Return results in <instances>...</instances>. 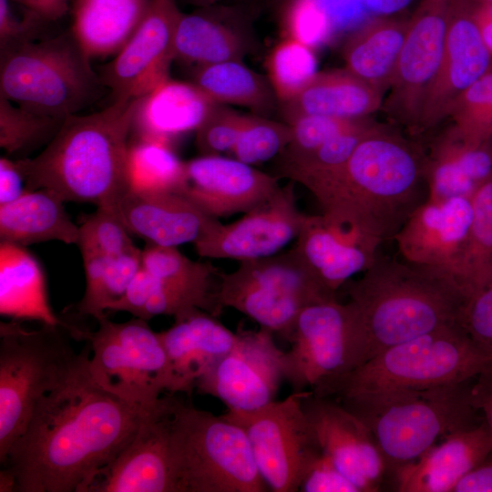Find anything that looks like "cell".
Segmentation results:
<instances>
[{
	"label": "cell",
	"mask_w": 492,
	"mask_h": 492,
	"mask_svg": "<svg viewBox=\"0 0 492 492\" xmlns=\"http://www.w3.org/2000/svg\"><path fill=\"white\" fill-rule=\"evenodd\" d=\"M89 355L40 400L9 448L1 465L15 477V492H87L156 405H133L97 385Z\"/></svg>",
	"instance_id": "obj_1"
},
{
	"label": "cell",
	"mask_w": 492,
	"mask_h": 492,
	"mask_svg": "<svg viewBox=\"0 0 492 492\" xmlns=\"http://www.w3.org/2000/svg\"><path fill=\"white\" fill-rule=\"evenodd\" d=\"M321 215L378 248L430 199L424 149L376 125L347 162L304 186Z\"/></svg>",
	"instance_id": "obj_2"
},
{
	"label": "cell",
	"mask_w": 492,
	"mask_h": 492,
	"mask_svg": "<svg viewBox=\"0 0 492 492\" xmlns=\"http://www.w3.org/2000/svg\"><path fill=\"white\" fill-rule=\"evenodd\" d=\"M138 97L67 117L35 157L15 159L27 190L46 189L65 202L118 209L128 191V135Z\"/></svg>",
	"instance_id": "obj_3"
},
{
	"label": "cell",
	"mask_w": 492,
	"mask_h": 492,
	"mask_svg": "<svg viewBox=\"0 0 492 492\" xmlns=\"http://www.w3.org/2000/svg\"><path fill=\"white\" fill-rule=\"evenodd\" d=\"M347 292L362 364L388 347L458 322L467 301L449 272L378 254Z\"/></svg>",
	"instance_id": "obj_4"
},
{
	"label": "cell",
	"mask_w": 492,
	"mask_h": 492,
	"mask_svg": "<svg viewBox=\"0 0 492 492\" xmlns=\"http://www.w3.org/2000/svg\"><path fill=\"white\" fill-rule=\"evenodd\" d=\"M474 379L335 400L369 427L392 473L395 467L418 458L439 438L484 419L472 403Z\"/></svg>",
	"instance_id": "obj_5"
},
{
	"label": "cell",
	"mask_w": 492,
	"mask_h": 492,
	"mask_svg": "<svg viewBox=\"0 0 492 492\" xmlns=\"http://www.w3.org/2000/svg\"><path fill=\"white\" fill-rule=\"evenodd\" d=\"M491 362L456 322L388 347L313 393L337 399L433 388L473 379Z\"/></svg>",
	"instance_id": "obj_6"
},
{
	"label": "cell",
	"mask_w": 492,
	"mask_h": 492,
	"mask_svg": "<svg viewBox=\"0 0 492 492\" xmlns=\"http://www.w3.org/2000/svg\"><path fill=\"white\" fill-rule=\"evenodd\" d=\"M70 29L56 36L0 48V97L65 119L94 103L104 86Z\"/></svg>",
	"instance_id": "obj_7"
},
{
	"label": "cell",
	"mask_w": 492,
	"mask_h": 492,
	"mask_svg": "<svg viewBox=\"0 0 492 492\" xmlns=\"http://www.w3.org/2000/svg\"><path fill=\"white\" fill-rule=\"evenodd\" d=\"M22 321L0 323V463L26 428L40 400L69 378L90 354H77L63 330L42 324L27 330Z\"/></svg>",
	"instance_id": "obj_8"
},
{
	"label": "cell",
	"mask_w": 492,
	"mask_h": 492,
	"mask_svg": "<svg viewBox=\"0 0 492 492\" xmlns=\"http://www.w3.org/2000/svg\"><path fill=\"white\" fill-rule=\"evenodd\" d=\"M169 446L175 492H265L243 429L174 398Z\"/></svg>",
	"instance_id": "obj_9"
},
{
	"label": "cell",
	"mask_w": 492,
	"mask_h": 492,
	"mask_svg": "<svg viewBox=\"0 0 492 492\" xmlns=\"http://www.w3.org/2000/svg\"><path fill=\"white\" fill-rule=\"evenodd\" d=\"M96 331L74 327L70 335L85 340L90 348L87 372L105 391L139 407L150 408L168 392L170 374L159 333L145 321L133 317L114 323L98 319Z\"/></svg>",
	"instance_id": "obj_10"
},
{
	"label": "cell",
	"mask_w": 492,
	"mask_h": 492,
	"mask_svg": "<svg viewBox=\"0 0 492 492\" xmlns=\"http://www.w3.org/2000/svg\"><path fill=\"white\" fill-rule=\"evenodd\" d=\"M336 298L315 281L292 247L275 255L239 261L220 272L216 300L261 327L290 340L300 312L309 304Z\"/></svg>",
	"instance_id": "obj_11"
},
{
	"label": "cell",
	"mask_w": 492,
	"mask_h": 492,
	"mask_svg": "<svg viewBox=\"0 0 492 492\" xmlns=\"http://www.w3.org/2000/svg\"><path fill=\"white\" fill-rule=\"evenodd\" d=\"M309 391L292 392L252 411L223 414L245 432L259 472L272 491H299L305 472L322 453L302 406Z\"/></svg>",
	"instance_id": "obj_12"
},
{
	"label": "cell",
	"mask_w": 492,
	"mask_h": 492,
	"mask_svg": "<svg viewBox=\"0 0 492 492\" xmlns=\"http://www.w3.org/2000/svg\"><path fill=\"white\" fill-rule=\"evenodd\" d=\"M289 342L283 376L292 392L315 390L362 364V344L348 306L336 298L304 307Z\"/></svg>",
	"instance_id": "obj_13"
},
{
	"label": "cell",
	"mask_w": 492,
	"mask_h": 492,
	"mask_svg": "<svg viewBox=\"0 0 492 492\" xmlns=\"http://www.w3.org/2000/svg\"><path fill=\"white\" fill-rule=\"evenodd\" d=\"M451 0H422L408 19L405 42L383 103L387 116L417 135L444 55Z\"/></svg>",
	"instance_id": "obj_14"
},
{
	"label": "cell",
	"mask_w": 492,
	"mask_h": 492,
	"mask_svg": "<svg viewBox=\"0 0 492 492\" xmlns=\"http://www.w3.org/2000/svg\"><path fill=\"white\" fill-rule=\"evenodd\" d=\"M272 334L262 327L237 332L232 348L198 380V392L218 398L232 411H252L274 401L284 379V352Z\"/></svg>",
	"instance_id": "obj_15"
},
{
	"label": "cell",
	"mask_w": 492,
	"mask_h": 492,
	"mask_svg": "<svg viewBox=\"0 0 492 492\" xmlns=\"http://www.w3.org/2000/svg\"><path fill=\"white\" fill-rule=\"evenodd\" d=\"M290 181L265 202L230 223L216 220L193 243L196 253L206 259L239 261L280 253L295 241L308 214L300 210Z\"/></svg>",
	"instance_id": "obj_16"
},
{
	"label": "cell",
	"mask_w": 492,
	"mask_h": 492,
	"mask_svg": "<svg viewBox=\"0 0 492 492\" xmlns=\"http://www.w3.org/2000/svg\"><path fill=\"white\" fill-rule=\"evenodd\" d=\"M177 0H152L138 27L98 76L113 101L140 97L169 78L181 15Z\"/></svg>",
	"instance_id": "obj_17"
},
{
	"label": "cell",
	"mask_w": 492,
	"mask_h": 492,
	"mask_svg": "<svg viewBox=\"0 0 492 492\" xmlns=\"http://www.w3.org/2000/svg\"><path fill=\"white\" fill-rule=\"evenodd\" d=\"M302 406L322 453L360 492L379 491L390 470L369 427L337 400L312 390Z\"/></svg>",
	"instance_id": "obj_18"
},
{
	"label": "cell",
	"mask_w": 492,
	"mask_h": 492,
	"mask_svg": "<svg viewBox=\"0 0 492 492\" xmlns=\"http://www.w3.org/2000/svg\"><path fill=\"white\" fill-rule=\"evenodd\" d=\"M492 70L487 48L469 0H451L443 58L421 114L417 135L448 118L456 99Z\"/></svg>",
	"instance_id": "obj_19"
},
{
	"label": "cell",
	"mask_w": 492,
	"mask_h": 492,
	"mask_svg": "<svg viewBox=\"0 0 492 492\" xmlns=\"http://www.w3.org/2000/svg\"><path fill=\"white\" fill-rule=\"evenodd\" d=\"M173 401L171 395L161 397L132 440L97 473L87 492H175L169 446Z\"/></svg>",
	"instance_id": "obj_20"
},
{
	"label": "cell",
	"mask_w": 492,
	"mask_h": 492,
	"mask_svg": "<svg viewBox=\"0 0 492 492\" xmlns=\"http://www.w3.org/2000/svg\"><path fill=\"white\" fill-rule=\"evenodd\" d=\"M280 187L279 177L235 158L201 155L185 161L184 178L175 191L220 220L254 209Z\"/></svg>",
	"instance_id": "obj_21"
},
{
	"label": "cell",
	"mask_w": 492,
	"mask_h": 492,
	"mask_svg": "<svg viewBox=\"0 0 492 492\" xmlns=\"http://www.w3.org/2000/svg\"><path fill=\"white\" fill-rule=\"evenodd\" d=\"M472 220V199L429 200L413 213L394 240L403 260L441 269L456 279Z\"/></svg>",
	"instance_id": "obj_22"
},
{
	"label": "cell",
	"mask_w": 492,
	"mask_h": 492,
	"mask_svg": "<svg viewBox=\"0 0 492 492\" xmlns=\"http://www.w3.org/2000/svg\"><path fill=\"white\" fill-rule=\"evenodd\" d=\"M292 249L332 296L351 277L367 270L378 254V248L355 231L332 223L321 214L308 215Z\"/></svg>",
	"instance_id": "obj_23"
},
{
	"label": "cell",
	"mask_w": 492,
	"mask_h": 492,
	"mask_svg": "<svg viewBox=\"0 0 492 492\" xmlns=\"http://www.w3.org/2000/svg\"><path fill=\"white\" fill-rule=\"evenodd\" d=\"M159 333L168 358L171 395H190L200 377L232 348L237 339V333L199 308L174 317L173 324Z\"/></svg>",
	"instance_id": "obj_24"
},
{
	"label": "cell",
	"mask_w": 492,
	"mask_h": 492,
	"mask_svg": "<svg viewBox=\"0 0 492 492\" xmlns=\"http://www.w3.org/2000/svg\"><path fill=\"white\" fill-rule=\"evenodd\" d=\"M118 212L131 234L164 247L193 244L218 220L176 191L128 190Z\"/></svg>",
	"instance_id": "obj_25"
},
{
	"label": "cell",
	"mask_w": 492,
	"mask_h": 492,
	"mask_svg": "<svg viewBox=\"0 0 492 492\" xmlns=\"http://www.w3.org/2000/svg\"><path fill=\"white\" fill-rule=\"evenodd\" d=\"M492 451V434L481 422L454 433L415 460L395 467L400 492H452L456 482Z\"/></svg>",
	"instance_id": "obj_26"
},
{
	"label": "cell",
	"mask_w": 492,
	"mask_h": 492,
	"mask_svg": "<svg viewBox=\"0 0 492 492\" xmlns=\"http://www.w3.org/2000/svg\"><path fill=\"white\" fill-rule=\"evenodd\" d=\"M243 21L238 9L216 5L181 13L175 35V60L193 67L241 61L248 47Z\"/></svg>",
	"instance_id": "obj_27"
},
{
	"label": "cell",
	"mask_w": 492,
	"mask_h": 492,
	"mask_svg": "<svg viewBox=\"0 0 492 492\" xmlns=\"http://www.w3.org/2000/svg\"><path fill=\"white\" fill-rule=\"evenodd\" d=\"M216 104L194 83L168 78L138 97L131 130L138 138L170 143L196 131Z\"/></svg>",
	"instance_id": "obj_28"
},
{
	"label": "cell",
	"mask_w": 492,
	"mask_h": 492,
	"mask_svg": "<svg viewBox=\"0 0 492 492\" xmlns=\"http://www.w3.org/2000/svg\"><path fill=\"white\" fill-rule=\"evenodd\" d=\"M424 152L430 200L472 199L492 177L491 140L481 144L467 142L451 127L433 141L428 153Z\"/></svg>",
	"instance_id": "obj_29"
},
{
	"label": "cell",
	"mask_w": 492,
	"mask_h": 492,
	"mask_svg": "<svg viewBox=\"0 0 492 492\" xmlns=\"http://www.w3.org/2000/svg\"><path fill=\"white\" fill-rule=\"evenodd\" d=\"M383 102L382 92L344 68L317 72L294 97L281 104L286 121L308 114L365 118L382 108Z\"/></svg>",
	"instance_id": "obj_30"
},
{
	"label": "cell",
	"mask_w": 492,
	"mask_h": 492,
	"mask_svg": "<svg viewBox=\"0 0 492 492\" xmlns=\"http://www.w3.org/2000/svg\"><path fill=\"white\" fill-rule=\"evenodd\" d=\"M0 313L17 321L68 325L53 312L44 272L25 246L0 241Z\"/></svg>",
	"instance_id": "obj_31"
},
{
	"label": "cell",
	"mask_w": 492,
	"mask_h": 492,
	"mask_svg": "<svg viewBox=\"0 0 492 492\" xmlns=\"http://www.w3.org/2000/svg\"><path fill=\"white\" fill-rule=\"evenodd\" d=\"M65 201L46 189L27 190L0 206V241L21 246L57 241L77 244L79 227L67 212Z\"/></svg>",
	"instance_id": "obj_32"
},
{
	"label": "cell",
	"mask_w": 492,
	"mask_h": 492,
	"mask_svg": "<svg viewBox=\"0 0 492 492\" xmlns=\"http://www.w3.org/2000/svg\"><path fill=\"white\" fill-rule=\"evenodd\" d=\"M152 0H77L71 30L92 57L116 55L143 20Z\"/></svg>",
	"instance_id": "obj_33"
},
{
	"label": "cell",
	"mask_w": 492,
	"mask_h": 492,
	"mask_svg": "<svg viewBox=\"0 0 492 492\" xmlns=\"http://www.w3.org/2000/svg\"><path fill=\"white\" fill-rule=\"evenodd\" d=\"M408 20L373 16L349 37L345 68L383 94L387 91L402 50Z\"/></svg>",
	"instance_id": "obj_34"
},
{
	"label": "cell",
	"mask_w": 492,
	"mask_h": 492,
	"mask_svg": "<svg viewBox=\"0 0 492 492\" xmlns=\"http://www.w3.org/2000/svg\"><path fill=\"white\" fill-rule=\"evenodd\" d=\"M142 266L191 307L217 316L216 291L221 272L210 261H194L178 250L146 244Z\"/></svg>",
	"instance_id": "obj_35"
},
{
	"label": "cell",
	"mask_w": 492,
	"mask_h": 492,
	"mask_svg": "<svg viewBox=\"0 0 492 492\" xmlns=\"http://www.w3.org/2000/svg\"><path fill=\"white\" fill-rule=\"evenodd\" d=\"M192 77V83L216 103L245 107L263 117L275 106L277 97L270 82L241 61L197 67Z\"/></svg>",
	"instance_id": "obj_36"
},
{
	"label": "cell",
	"mask_w": 492,
	"mask_h": 492,
	"mask_svg": "<svg viewBox=\"0 0 492 492\" xmlns=\"http://www.w3.org/2000/svg\"><path fill=\"white\" fill-rule=\"evenodd\" d=\"M141 255L140 249L118 256L82 255L86 287L76 306L77 313L96 321L106 316L142 266Z\"/></svg>",
	"instance_id": "obj_37"
},
{
	"label": "cell",
	"mask_w": 492,
	"mask_h": 492,
	"mask_svg": "<svg viewBox=\"0 0 492 492\" xmlns=\"http://www.w3.org/2000/svg\"><path fill=\"white\" fill-rule=\"evenodd\" d=\"M473 220L456 274L466 299L492 285V177L472 197Z\"/></svg>",
	"instance_id": "obj_38"
},
{
	"label": "cell",
	"mask_w": 492,
	"mask_h": 492,
	"mask_svg": "<svg viewBox=\"0 0 492 492\" xmlns=\"http://www.w3.org/2000/svg\"><path fill=\"white\" fill-rule=\"evenodd\" d=\"M185 173L180 160L164 141L138 138L128 144L127 179L128 190L175 191Z\"/></svg>",
	"instance_id": "obj_39"
},
{
	"label": "cell",
	"mask_w": 492,
	"mask_h": 492,
	"mask_svg": "<svg viewBox=\"0 0 492 492\" xmlns=\"http://www.w3.org/2000/svg\"><path fill=\"white\" fill-rule=\"evenodd\" d=\"M376 126L366 118L335 135L313 151L292 159H280L279 172L305 186L344 165L359 143Z\"/></svg>",
	"instance_id": "obj_40"
},
{
	"label": "cell",
	"mask_w": 492,
	"mask_h": 492,
	"mask_svg": "<svg viewBox=\"0 0 492 492\" xmlns=\"http://www.w3.org/2000/svg\"><path fill=\"white\" fill-rule=\"evenodd\" d=\"M64 120L14 106L0 97V147L13 159L29 158L51 141Z\"/></svg>",
	"instance_id": "obj_41"
},
{
	"label": "cell",
	"mask_w": 492,
	"mask_h": 492,
	"mask_svg": "<svg viewBox=\"0 0 492 492\" xmlns=\"http://www.w3.org/2000/svg\"><path fill=\"white\" fill-rule=\"evenodd\" d=\"M269 82L281 103L294 97L317 74L313 48L286 37L280 41L267 58Z\"/></svg>",
	"instance_id": "obj_42"
},
{
	"label": "cell",
	"mask_w": 492,
	"mask_h": 492,
	"mask_svg": "<svg viewBox=\"0 0 492 492\" xmlns=\"http://www.w3.org/2000/svg\"><path fill=\"white\" fill-rule=\"evenodd\" d=\"M192 308L141 266L123 296L112 303L108 311L126 312L149 321L159 315L176 317Z\"/></svg>",
	"instance_id": "obj_43"
},
{
	"label": "cell",
	"mask_w": 492,
	"mask_h": 492,
	"mask_svg": "<svg viewBox=\"0 0 492 492\" xmlns=\"http://www.w3.org/2000/svg\"><path fill=\"white\" fill-rule=\"evenodd\" d=\"M448 118L452 128L467 142L481 144L492 139V70L456 99Z\"/></svg>",
	"instance_id": "obj_44"
},
{
	"label": "cell",
	"mask_w": 492,
	"mask_h": 492,
	"mask_svg": "<svg viewBox=\"0 0 492 492\" xmlns=\"http://www.w3.org/2000/svg\"><path fill=\"white\" fill-rule=\"evenodd\" d=\"M79 227L77 247L82 255L118 256L137 251L118 209L97 207Z\"/></svg>",
	"instance_id": "obj_45"
},
{
	"label": "cell",
	"mask_w": 492,
	"mask_h": 492,
	"mask_svg": "<svg viewBox=\"0 0 492 492\" xmlns=\"http://www.w3.org/2000/svg\"><path fill=\"white\" fill-rule=\"evenodd\" d=\"M291 139V128L286 122L274 121L259 115H246L231 153L236 159L252 166L280 156Z\"/></svg>",
	"instance_id": "obj_46"
},
{
	"label": "cell",
	"mask_w": 492,
	"mask_h": 492,
	"mask_svg": "<svg viewBox=\"0 0 492 492\" xmlns=\"http://www.w3.org/2000/svg\"><path fill=\"white\" fill-rule=\"evenodd\" d=\"M282 24L286 37L311 48L324 43L334 31L319 0H286Z\"/></svg>",
	"instance_id": "obj_47"
},
{
	"label": "cell",
	"mask_w": 492,
	"mask_h": 492,
	"mask_svg": "<svg viewBox=\"0 0 492 492\" xmlns=\"http://www.w3.org/2000/svg\"><path fill=\"white\" fill-rule=\"evenodd\" d=\"M360 119H343L315 114L292 118L285 121L291 128L292 139L279 157L292 159L310 153L331 138L353 127Z\"/></svg>",
	"instance_id": "obj_48"
},
{
	"label": "cell",
	"mask_w": 492,
	"mask_h": 492,
	"mask_svg": "<svg viewBox=\"0 0 492 492\" xmlns=\"http://www.w3.org/2000/svg\"><path fill=\"white\" fill-rule=\"evenodd\" d=\"M246 115L217 103L195 131V144L201 155L231 152L242 129Z\"/></svg>",
	"instance_id": "obj_49"
},
{
	"label": "cell",
	"mask_w": 492,
	"mask_h": 492,
	"mask_svg": "<svg viewBox=\"0 0 492 492\" xmlns=\"http://www.w3.org/2000/svg\"><path fill=\"white\" fill-rule=\"evenodd\" d=\"M458 322L477 346L492 360V285L466 301Z\"/></svg>",
	"instance_id": "obj_50"
},
{
	"label": "cell",
	"mask_w": 492,
	"mask_h": 492,
	"mask_svg": "<svg viewBox=\"0 0 492 492\" xmlns=\"http://www.w3.org/2000/svg\"><path fill=\"white\" fill-rule=\"evenodd\" d=\"M300 492H360L358 487L321 453L305 472Z\"/></svg>",
	"instance_id": "obj_51"
},
{
	"label": "cell",
	"mask_w": 492,
	"mask_h": 492,
	"mask_svg": "<svg viewBox=\"0 0 492 492\" xmlns=\"http://www.w3.org/2000/svg\"><path fill=\"white\" fill-rule=\"evenodd\" d=\"M45 23L26 11L23 19L13 12L10 0H0V48L36 39L39 26Z\"/></svg>",
	"instance_id": "obj_52"
},
{
	"label": "cell",
	"mask_w": 492,
	"mask_h": 492,
	"mask_svg": "<svg viewBox=\"0 0 492 492\" xmlns=\"http://www.w3.org/2000/svg\"><path fill=\"white\" fill-rule=\"evenodd\" d=\"M27 191L25 179L15 159H0V206L19 199Z\"/></svg>",
	"instance_id": "obj_53"
},
{
	"label": "cell",
	"mask_w": 492,
	"mask_h": 492,
	"mask_svg": "<svg viewBox=\"0 0 492 492\" xmlns=\"http://www.w3.org/2000/svg\"><path fill=\"white\" fill-rule=\"evenodd\" d=\"M471 399L492 434V362L475 377Z\"/></svg>",
	"instance_id": "obj_54"
},
{
	"label": "cell",
	"mask_w": 492,
	"mask_h": 492,
	"mask_svg": "<svg viewBox=\"0 0 492 492\" xmlns=\"http://www.w3.org/2000/svg\"><path fill=\"white\" fill-rule=\"evenodd\" d=\"M452 492H492V451L456 482Z\"/></svg>",
	"instance_id": "obj_55"
},
{
	"label": "cell",
	"mask_w": 492,
	"mask_h": 492,
	"mask_svg": "<svg viewBox=\"0 0 492 492\" xmlns=\"http://www.w3.org/2000/svg\"><path fill=\"white\" fill-rule=\"evenodd\" d=\"M44 22L54 21L67 11V0H14Z\"/></svg>",
	"instance_id": "obj_56"
},
{
	"label": "cell",
	"mask_w": 492,
	"mask_h": 492,
	"mask_svg": "<svg viewBox=\"0 0 492 492\" xmlns=\"http://www.w3.org/2000/svg\"><path fill=\"white\" fill-rule=\"evenodd\" d=\"M474 15L482 39L492 55V2H473Z\"/></svg>",
	"instance_id": "obj_57"
},
{
	"label": "cell",
	"mask_w": 492,
	"mask_h": 492,
	"mask_svg": "<svg viewBox=\"0 0 492 492\" xmlns=\"http://www.w3.org/2000/svg\"><path fill=\"white\" fill-rule=\"evenodd\" d=\"M414 0H363L372 16H392L405 9Z\"/></svg>",
	"instance_id": "obj_58"
},
{
	"label": "cell",
	"mask_w": 492,
	"mask_h": 492,
	"mask_svg": "<svg viewBox=\"0 0 492 492\" xmlns=\"http://www.w3.org/2000/svg\"><path fill=\"white\" fill-rule=\"evenodd\" d=\"M179 1L185 5L201 8L217 5L220 0H177L178 3Z\"/></svg>",
	"instance_id": "obj_59"
},
{
	"label": "cell",
	"mask_w": 492,
	"mask_h": 492,
	"mask_svg": "<svg viewBox=\"0 0 492 492\" xmlns=\"http://www.w3.org/2000/svg\"><path fill=\"white\" fill-rule=\"evenodd\" d=\"M469 1L477 2V3H480V2H492V0H469Z\"/></svg>",
	"instance_id": "obj_60"
},
{
	"label": "cell",
	"mask_w": 492,
	"mask_h": 492,
	"mask_svg": "<svg viewBox=\"0 0 492 492\" xmlns=\"http://www.w3.org/2000/svg\"><path fill=\"white\" fill-rule=\"evenodd\" d=\"M491 145H492V139H491Z\"/></svg>",
	"instance_id": "obj_61"
}]
</instances>
